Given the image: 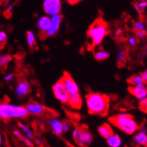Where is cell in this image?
Listing matches in <instances>:
<instances>
[{"mask_svg":"<svg viewBox=\"0 0 147 147\" xmlns=\"http://www.w3.org/2000/svg\"><path fill=\"white\" fill-rule=\"evenodd\" d=\"M70 127H71V125H70L69 121H64L62 122V130H63L64 133H66V132L69 131Z\"/></svg>","mask_w":147,"mask_h":147,"instance_id":"cell-31","label":"cell"},{"mask_svg":"<svg viewBox=\"0 0 147 147\" xmlns=\"http://www.w3.org/2000/svg\"><path fill=\"white\" fill-rule=\"evenodd\" d=\"M49 127L51 128V131L57 136H61L63 133L62 130V122L57 118L49 119Z\"/></svg>","mask_w":147,"mask_h":147,"instance_id":"cell-14","label":"cell"},{"mask_svg":"<svg viewBox=\"0 0 147 147\" xmlns=\"http://www.w3.org/2000/svg\"><path fill=\"white\" fill-rule=\"evenodd\" d=\"M18 126H19V127L21 128V129H22L24 132L28 139H29L30 141L31 140H33V139H34V136H33L32 132L31 131V129H29V128L26 125H24V124H22V123L19 122L18 123Z\"/></svg>","mask_w":147,"mask_h":147,"instance_id":"cell-23","label":"cell"},{"mask_svg":"<svg viewBox=\"0 0 147 147\" xmlns=\"http://www.w3.org/2000/svg\"><path fill=\"white\" fill-rule=\"evenodd\" d=\"M13 8H14V5H13V4H10V5L7 7V10H6V12L7 13H9V15H10L11 14L12 12H13Z\"/></svg>","mask_w":147,"mask_h":147,"instance_id":"cell-35","label":"cell"},{"mask_svg":"<svg viewBox=\"0 0 147 147\" xmlns=\"http://www.w3.org/2000/svg\"><path fill=\"white\" fill-rule=\"evenodd\" d=\"M61 2L60 0H45L43 2V10L47 15L54 16L60 13Z\"/></svg>","mask_w":147,"mask_h":147,"instance_id":"cell-8","label":"cell"},{"mask_svg":"<svg viewBox=\"0 0 147 147\" xmlns=\"http://www.w3.org/2000/svg\"><path fill=\"white\" fill-rule=\"evenodd\" d=\"M69 3H73V4H75V3H78V2H79V1H73V2H71V1H69Z\"/></svg>","mask_w":147,"mask_h":147,"instance_id":"cell-39","label":"cell"},{"mask_svg":"<svg viewBox=\"0 0 147 147\" xmlns=\"http://www.w3.org/2000/svg\"><path fill=\"white\" fill-rule=\"evenodd\" d=\"M106 141L108 145L110 147H121L122 144L121 137L119 135L114 134V133L108 138H107Z\"/></svg>","mask_w":147,"mask_h":147,"instance_id":"cell-17","label":"cell"},{"mask_svg":"<svg viewBox=\"0 0 147 147\" xmlns=\"http://www.w3.org/2000/svg\"><path fill=\"white\" fill-rule=\"evenodd\" d=\"M145 29V25L144 24H143L142 22H136L133 24V29L135 31H140V30H144Z\"/></svg>","mask_w":147,"mask_h":147,"instance_id":"cell-29","label":"cell"},{"mask_svg":"<svg viewBox=\"0 0 147 147\" xmlns=\"http://www.w3.org/2000/svg\"><path fill=\"white\" fill-rule=\"evenodd\" d=\"M127 83L130 85V86H141V85L145 84L140 75H133V76H130L127 79Z\"/></svg>","mask_w":147,"mask_h":147,"instance_id":"cell-19","label":"cell"},{"mask_svg":"<svg viewBox=\"0 0 147 147\" xmlns=\"http://www.w3.org/2000/svg\"><path fill=\"white\" fill-rule=\"evenodd\" d=\"M147 7V1H141L138 2L137 4H134V7L139 14L141 13V10L145 9Z\"/></svg>","mask_w":147,"mask_h":147,"instance_id":"cell-25","label":"cell"},{"mask_svg":"<svg viewBox=\"0 0 147 147\" xmlns=\"http://www.w3.org/2000/svg\"><path fill=\"white\" fill-rule=\"evenodd\" d=\"M136 35L139 39H143L147 36V32L145 30L136 31Z\"/></svg>","mask_w":147,"mask_h":147,"instance_id":"cell-30","label":"cell"},{"mask_svg":"<svg viewBox=\"0 0 147 147\" xmlns=\"http://www.w3.org/2000/svg\"><path fill=\"white\" fill-rule=\"evenodd\" d=\"M128 91L132 95L140 100L147 98V84H144L141 86H129Z\"/></svg>","mask_w":147,"mask_h":147,"instance_id":"cell-11","label":"cell"},{"mask_svg":"<svg viewBox=\"0 0 147 147\" xmlns=\"http://www.w3.org/2000/svg\"><path fill=\"white\" fill-rule=\"evenodd\" d=\"M82 98H81V96L79 93V94H76V95L69 96L67 105L73 109H80L82 106Z\"/></svg>","mask_w":147,"mask_h":147,"instance_id":"cell-15","label":"cell"},{"mask_svg":"<svg viewBox=\"0 0 147 147\" xmlns=\"http://www.w3.org/2000/svg\"><path fill=\"white\" fill-rule=\"evenodd\" d=\"M2 144V136H1V134H0V147H1Z\"/></svg>","mask_w":147,"mask_h":147,"instance_id":"cell-38","label":"cell"},{"mask_svg":"<svg viewBox=\"0 0 147 147\" xmlns=\"http://www.w3.org/2000/svg\"><path fill=\"white\" fill-rule=\"evenodd\" d=\"M97 131H98L99 134L105 139L108 138L113 134V131L110 125H108V123H105L103 125H100L97 129Z\"/></svg>","mask_w":147,"mask_h":147,"instance_id":"cell-16","label":"cell"},{"mask_svg":"<svg viewBox=\"0 0 147 147\" xmlns=\"http://www.w3.org/2000/svg\"><path fill=\"white\" fill-rule=\"evenodd\" d=\"M139 108L142 112L147 113V98L141 100L139 103Z\"/></svg>","mask_w":147,"mask_h":147,"instance_id":"cell-26","label":"cell"},{"mask_svg":"<svg viewBox=\"0 0 147 147\" xmlns=\"http://www.w3.org/2000/svg\"><path fill=\"white\" fill-rule=\"evenodd\" d=\"M36 142H37L38 144H42V141H41V140H40V138H37V139H36Z\"/></svg>","mask_w":147,"mask_h":147,"instance_id":"cell-37","label":"cell"},{"mask_svg":"<svg viewBox=\"0 0 147 147\" xmlns=\"http://www.w3.org/2000/svg\"><path fill=\"white\" fill-rule=\"evenodd\" d=\"M51 24V18L48 16H42L37 20V26L40 32L41 35H43L42 38H45L46 32L49 29Z\"/></svg>","mask_w":147,"mask_h":147,"instance_id":"cell-13","label":"cell"},{"mask_svg":"<svg viewBox=\"0 0 147 147\" xmlns=\"http://www.w3.org/2000/svg\"><path fill=\"white\" fill-rule=\"evenodd\" d=\"M146 147H147V144H146Z\"/></svg>","mask_w":147,"mask_h":147,"instance_id":"cell-41","label":"cell"},{"mask_svg":"<svg viewBox=\"0 0 147 147\" xmlns=\"http://www.w3.org/2000/svg\"><path fill=\"white\" fill-rule=\"evenodd\" d=\"M29 115L26 106H18L10 103H1V119L5 120L13 118H25Z\"/></svg>","mask_w":147,"mask_h":147,"instance_id":"cell-4","label":"cell"},{"mask_svg":"<svg viewBox=\"0 0 147 147\" xmlns=\"http://www.w3.org/2000/svg\"><path fill=\"white\" fill-rule=\"evenodd\" d=\"M127 42L130 46H136L137 44V39L135 37H129L127 39Z\"/></svg>","mask_w":147,"mask_h":147,"instance_id":"cell-32","label":"cell"},{"mask_svg":"<svg viewBox=\"0 0 147 147\" xmlns=\"http://www.w3.org/2000/svg\"><path fill=\"white\" fill-rule=\"evenodd\" d=\"M86 106L90 114L105 117L108 114L110 99L106 94L99 92H92L86 96Z\"/></svg>","mask_w":147,"mask_h":147,"instance_id":"cell-1","label":"cell"},{"mask_svg":"<svg viewBox=\"0 0 147 147\" xmlns=\"http://www.w3.org/2000/svg\"><path fill=\"white\" fill-rule=\"evenodd\" d=\"M138 131L140 133H146V131L147 129L145 126H142V127H139V129Z\"/></svg>","mask_w":147,"mask_h":147,"instance_id":"cell-36","label":"cell"},{"mask_svg":"<svg viewBox=\"0 0 147 147\" xmlns=\"http://www.w3.org/2000/svg\"><path fill=\"white\" fill-rule=\"evenodd\" d=\"M125 58V51L123 49L119 51L118 54H117V59H118L119 63H123V61Z\"/></svg>","mask_w":147,"mask_h":147,"instance_id":"cell-28","label":"cell"},{"mask_svg":"<svg viewBox=\"0 0 147 147\" xmlns=\"http://www.w3.org/2000/svg\"><path fill=\"white\" fill-rule=\"evenodd\" d=\"M0 119H1V103H0Z\"/></svg>","mask_w":147,"mask_h":147,"instance_id":"cell-40","label":"cell"},{"mask_svg":"<svg viewBox=\"0 0 147 147\" xmlns=\"http://www.w3.org/2000/svg\"><path fill=\"white\" fill-rule=\"evenodd\" d=\"M26 40H27L28 45H29L30 48L34 47V45H35V36H34V34L32 32L29 31V32H26Z\"/></svg>","mask_w":147,"mask_h":147,"instance_id":"cell-24","label":"cell"},{"mask_svg":"<svg viewBox=\"0 0 147 147\" xmlns=\"http://www.w3.org/2000/svg\"><path fill=\"white\" fill-rule=\"evenodd\" d=\"M146 32H147V29H146Z\"/></svg>","mask_w":147,"mask_h":147,"instance_id":"cell-42","label":"cell"},{"mask_svg":"<svg viewBox=\"0 0 147 147\" xmlns=\"http://www.w3.org/2000/svg\"><path fill=\"white\" fill-rule=\"evenodd\" d=\"M7 41V34L4 31H0V48L3 47Z\"/></svg>","mask_w":147,"mask_h":147,"instance_id":"cell-27","label":"cell"},{"mask_svg":"<svg viewBox=\"0 0 147 147\" xmlns=\"http://www.w3.org/2000/svg\"><path fill=\"white\" fill-rule=\"evenodd\" d=\"M73 138L78 147H88L92 142V135L86 127L77 126L73 131Z\"/></svg>","mask_w":147,"mask_h":147,"instance_id":"cell-5","label":"cell"},{"mask_svg":"<svg viewBox=\"0 0 147 147\" xmlns=\"http://www.w3.org/2000/svg\"><path fill=\"white\" fill-rule=\"evenodd\" d=\"M141 78H143V80H144V82H145V84H147V69H146L145 71L142 72L141 73Z\"/></svg>","mask_w":147,"mask_h":147,"instance_id":"cell-33","label":"cell"},{"mask_svg":"<svg viewBox=\"0 0 147 147\" xmlns=\"http://www.w3.org/2000/svg\"><path fill=\"white\" fill-rule=\"evenodd\" d=\"M53 92L59 101L63 104H67L69 96L61 80H59L53 86Z\"/></svg>","mask_w":147,"mask_h":147,"instance_id":"cell-7","label":"cell"},{"mask_svg":"<svg viewBox=\"0 0 147 147\" xmlns=\"http://www.w3.org/2000/svg\"><path fill=\"white\" fill-rule=\"evenodd\" d=\"M108 32V24L101 18L96 19L89 26L87 32L89 46L94 48L100 45Z\"/></svg>","mask_w":147,"mask_h":147,"instance_id":"cell-3","label":"cell"},{"mask_svg":"<svg viewBox=\"0 0 147 147\" xmlns=\"http://www.w3.org/2000/svg\"><path fill=\"white\" fill-rule=\"evenodd\" d=\"M29 91H30V85L29 82L25 80H21L17 84L15 92L17 97L22 98L29 94Z\"/></svg>","mask_w":147,"mask_h":147,"instance_id":"cell-12","label":"cell"},{"mask_svg":"<svg viewBox=\"0 0 147 147\" xmlns=\"http://www.w3.org/2000/svg\"><path fill=\"white\" fill-rule=\"evenodd\" d=\"M26 108L27 110L28 113L30 114L34 115V116H37V117H42L44 115H49L48 113L50 112L49 109L41 105L39 102H35V101H29L26 105Z\"/></svg>","mask_w":147,"mask_h":147,"instance_id":"cell-9","label":"cell"},{"mask_svg":"<svg viewBox=\"0 0 147 147\" xmlns=\"http://www.w3.org/2000/svg\"><path fill=\"white\" fill-rule=\"evenodd\" d=\"M13 78V75L11 74V73H10V74H7V76H5V78H4V79H5V81H7V82H8V81H12Z\"/></svg>","mask_w":147,"mask_h":147,"instance_id":"cell-34","label":"cell"},{"mask_svg":"<svg viewBox=\"0 0 147 147\" xmlns=\"http://www.w3.org/2000/svg\"><path fill=\"white\" fill-rule=\"evenodd\" d=\"M109 53L103 50L98 51L94 53V58L97 61H103V60L107 59L109 57Z\"/></svg>","mask_w":147,"mask_h":147,"instance_id":"cell-21","label":"cell"},{"mask_svg":"<svg viewBox=\"0 0 147 147\" xmlns=\"http://www.w3.org/2000/svg\"><path fill=\"white\" fill-rule=\"evenodd\" d=\"M63 84L64 86L66 89L69 96L76 95L79 94V88L78 84H76V81L72 78L70 75L68 73H64L63 76L60 79Z\"/></svg>","mask_w":147,"mask_h":147,"instance_id":"cell-6","label":"cell"},{"mask_svg":"<svg viewBox=\"0 0 147 147\" xmlns=\"http://www.w3.org/2000/svg\"><path fill=\"white\" fill-rule=\"evenodd\" d=\"M61 19H62V16L60 14L52 16V18H51L50 26H49V29L45 33V38L47 37H51V36L55 35L57 34L60 27Z\"/></svg>","mask_w":147,"mask_h":147,"instance_id":"cell-10","label":"cell"},{"mask_svg":"<svg viewBox=\"0 0 147 147\" xmlns=\"http://www.w3.org/2000/svg\"><path fill=\"white\" fill-rule=\"evenodd\" d=\"M109 122L123 133L133 135L139 129V125L132 115L121 113L109 118Z\"/></svg>","mask_w":147,"mask_h":147,"instance_id":"cell-2","label":"cell"},{"mask_svg":"<svg viewBox=\"0 0 147 147\" xmlns=\"http://www.w3.org/2000/svg\"><path fill=\"white\" fill-rule=\"evenodd\" d=\"M12 57L9 54H3V55H0V67L6 68L7 66L10 63L11 61Z\"/></svg>","mask_w":147,"mask_h":147,"instance_id":"cell-20","label":"cell"},{"mask_svg":"<svg viewBox=\"0 0 147 147\" xmlns=\"http://www.w3.org/2000/svg\"><path fill=\"white\" fill-rule=\"evenodd\" d=\"M13 134H14V136H16L18 138H19L21 141H22L24 143L26 146H29V147L32 146V142H31L30 140H29V139H28L27 138L24 137V136L22 135V133H20L19 131L14 130L13 131Z\"/></svg>","mask_w":147,"mask_h":147,"instance_id":"cell-22","label":"cell"},{"mask_svg":"<svg viewBox=\"0 0 147 147\" xmlns=\"http://www.w3.org/2000/svg\"><path fill=\"white\" fill-rule=\"evenodd\" d=\"M133 142L137 146H144L147 144V135L146 133H142L138 132L133 136Z\"/></svg>","mask_w":147,"mask_h":147,"instance_id":"cell-18","label":"cell"}]
</instances>
